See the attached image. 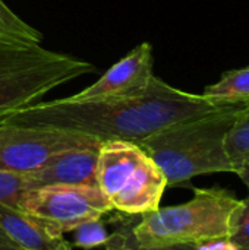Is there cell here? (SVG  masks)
<instances>
[{"instance_id": "cell-1", "label": "cell", "mask_w": 249, "mask_h": 250, "mask_svg": "<svg viewBox=\"0 0 249 250\" xmlns=\"http://www.w3.org/2000/svg\"><path fill=\"white\" fill-rule=\"evenodd\" d=\"M203 94L178 89L154 76L148 89L132 98L103 101H72L68 97L40 101L10 114L3 123L45 126L79 132L101 142L145 138L176 123L220 110ZM1 123V125H3Z\"/></svg>"}, {"instance_id": "cell-2", "label": "cell", "mask_w": 249, "mask_h": 250, "mask_svg": "<svg viewBox=\"0 0 249 250\" xmlns=\"http://www.w3.org/2000/svg\"><path fill=\"white\" fill-rule=\"evenodd\" d=\"M244 104L169 126L138 145L163 171L167 186H183L211 173H235L226 151V136Z\"/></svg>"}, {"instance_id": "cell-3", "label": "cell", "mask_w": 249, "mask_h": 250, "mask_svg": "<svg viewBox=\"0 0 249 250\" xmlns=\"http://www.w3.org/2000/svg\"><path fill=\"white\" fill-rule=\"evenodd\" d=\"M241 205L242 199L225 188L194 189L188 202L141 215L134 234L142 248L197 246L225 240L235 230Z\"/></svg>"}, {"instance_id": "cell-4", "label": "cell", "mask_w": 249, "mask_h": 250, "mask_svg": "<svg viewBox=\"0 0 249 250\" xmlns=\"http://www.w3.org/2000/svg\"><path fill=\"white\" fill-rule=\"evenodd\" d=\"M92 72L94 64L41 44L0 41V125L57 86Z\"/></svg>"}, {"instance_id": "cell-5", "label": "cell", "mask_w": 249, "mask_h": 250, "mask_svg": "<svg viewBox=\"0 0 249 250\" xmlns=\"http://www.w3.org/2000/svg\"><path fill=\"white\" fill-rule=\"evenodd\" d=\"M95 185L113 209L141 217L160 208L167 180L136 142L106 141L98 149Z\"/></svg>"}, {"instance_id": "cell-6", "label": "cell", "mask_w": 249, "mask_h": 250, "mask_svg": "<svg viewBox=\"0 0 249 250\" xmlns=\"http://www.w3.org/2000/svg\"><path fill=\"white\" fill-rule=\"evenodd\" d=\"M101 144L92 136L73 130L3 123L0 125V170L28 174L65 151Z\"/></svg>"}, {"instance_id": "cell-7", "label": "cell", "mask_w": 249, "mask_h": 250, "mask_svg": "<svg viewBox=\"0 0 249 250\" xmlns=\"http://www.w3.org/2000/svg\"><path fill=\"white\" fill-rule=\"evenodd\" d=\"M19 209L63 234L90 220L103 218L113 208L97 186L53 185L26 192Z\"/></svg>"}, {"instance_id": "cell-8", "label": "cell", "mask_w": 249, "mask_h": 250, "mask_svg": "<svg viewBox=\"0 0 249 250\" xmlns=\"http://www.w3.org/2000/svg\"><path fill=\"white\" fill-rule=\"evenodd\" d=\"M153 47L141 42L123 59L114 63L97 82L68 97L72 101H103L117 98H132L144 94L153 78Z\"/></svg>"}, {"instance_id": "cell-9", "label": "cell", "mask_w": 249, "mask_h": 250, "mask_svg": "<svg viewBox=\"0 0 249 250\" xmlns=\"http://www.w3.org/2000/svg\"><path fill=\"white\" fill-rule=\"evenodd\" d=\"M0 248L3 250H72L63 234L37 217L0 204Z\"/></svg>"}, {"instance_id": "cell-10", "label": "cell", "mask_w": 249, "mask_h": 250, "mask_svg": "<svg viewBox=\"0 0 249 250\" xmlns=\"http://www.w3.org/2000/svg\"><path fill=\"white\" fill-rule=\"evenodd\" d=\"M98 149L100 146H88L56 155L44 167L26 174L29 190L53 185L97 186Z\"/></svg>"}, {"instance_id": "cell-11", "label": "cell", "mask_w": 249, "mask_h": 250, "mask_svg": "<svg viewBox=\"0 0 249 250\" xmlns=\"http://www.w3.org/2000/svg\"><path fill=\"white\" fill-rule=\"evenodd\" d=\"M203 95L220 105L248 103L249 66L225 72L219 82L205 86Z\"/></svg>"}, {"instance_id": "cell-12", "label": "cell", "mask_w": 249, "mask_h": 250, "mask_svg": "<svg viewBox=\"0 0 249 250\" xmlns=\"http://www.w3.org/2000/svg\"><path fill=\"white\" fill-rule=\"evenodd\" d=\"M136 223V215H126L119 212L116 218V229L112 234H109L104 250H195V246L189 245L167 248H142L134 234V227Z\"/></svg>"}, {"instance_id": "cell-13", "label": "cell", "mask_w": 249, "mask_h": 250, "mask_svg": "<svg viewBox=\"0 0 249 250\" xmlns=\"http://www.w3.org/2000/svg\"><path fill=\"white\" fill-rule=\"evenodd\" d=\"M43 34L19 18L3 0H0V41L40 44Z\"/></svg>"}, {"instance_id": "cell-14", "label": "cell", "mask_w": 249, "mask_h": 250, "mask_svg": "<svg viewBox=\"0 0 249 250\" xmlns=\"http://www.w3.org/2000/svg\"><path fill=\"white\" fill-rule=\"evenodd\" d=\"M226 151L236 168L249 160V101L238 113L230 130L226 136Z\"/></svg>"}, {"instance_id": "cell-15", "label": "cell", "mask_w": 249, "mask_h": 250, "mask_svg": "<svg viewBox=\"0 0 249 250\" xmlns=\"http://www.w3.org/2000/svg\"><path fill=\"white\" fill-rule=\"evenodd\" d=\"M109 239V231L103 218L90 220L73 230V246L84 250H91L104 246Z\"/></svg>"}, {"instance_id": "cell-16", "label": "cell", "mask_w": 249, "mask_h": 250, "mask_svg": "<svg viewBox=\"0 0 249 250\" xmlns=\"http://www.w3.org/2000/svg\"><path fill=\"white\" fill-rule=\"evenodd\" d=\"M26 192H29L26 174L0 170V204L19 208Z\"/></svg>"}, {"instance_id": "cell-17", "label": "cell", "mask_w": 249, "mask_h": 250, "mask_svg": "<svg viewBox=\"0 0 249 250\" xmlns=\"http://www.w3.org/2000/svg\"><path fill=\"white\" fill-rule=\"evenodd\" d=\"M229 240L241 249H249V196L242 199V205L235 223V230Z\"/></svg>"}, {"instance_id": "cell-18", "label": "cell", "mask_w": 249, "mask_h": 250, "mask_svg": "<svg viewBox=\"0 0 249 250\" xmlns=\"http://www.w3.org/2000/svg\"><path fill=\"white\" fill-rule=\"evenodd\" d=\"M238 176H239V179L245 183V186L248 188V192H249V160H247L244 164H241L238 168H236V171H235Z\"/></svg>"}, {"instance_id": "cell-19", "label": "cell", "mask_w": 249, "mask_h": 250, "mask_svg": "<svg viewBox=\"0 0 249 250\" xmlns=\"http://www.w3.org/2000/svg\"><path fill=\"white\" fill-rule=\"evenodd\" d=\"M239 250H249V249H241V248H239Z\"/></svg>"}, {"instance_id": "cell-20", "label": "cell", "mask_w": 249, "mask_h": 250, "mask_svg": "<svg viewBox=\"0 0 249 250\" xmlns=\"http://www.w3.org/2000/svg\"><path fill=\"white\" fill-rule=\"evenodd\" d=\"M0 250H3V249H1V248H0Z\"/></svg>"}]
</instances>
